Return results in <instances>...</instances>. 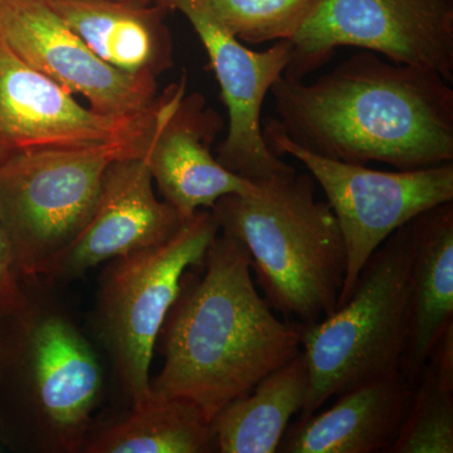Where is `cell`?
Segmentation results:
<instances>
[{"label":"cell","mask_w":453,"mask_h":453,"mask_svg":"<svg viewBox=\"0 0 453 453\" xmlns=\"http://www.w3.org/2000/svg\"><path fill=\"white\" fill-rule=\"evenodd\" d=\"M0 38L27 65L103 115H138L157 104V76L98 58L46 0H0Z\"/></svg>","instance_id":"cell-11"},{"label":"cell","mask_w":453,"mask_h":453,"mask_svg":"<svg viewBox=\"0 0 453 453\" xmlns=\"http://www.w3.org/2000/svg\"><path fill=\"white\" fill-rule=\"evenodd\" d=\"M407 339L402 375L414 387L429 354L453 325V202L410 220Z\"/></svg>","instance_id":"cell-15"},{"label":"cell","mask_w":453,"mask_h":453,"mask_svg":"<svg viewBox=\"0 0 453 453\" xmlns=\"http://www.w3.org/2000/svg\"><path fill=\"white\" fill-rule=\"evenodd\" d=\"M303 350L270 372L249 395L226 404L211 421L214 447L220 453H275L309 389Z\"/></svg>","instance_id":"cell-18"},{"label":"cell","mask_w":453,"mask_h":453,"mask_svg":"<svg viewBox=\"0 0 453 453\" xmlns=\"http://www.w3.org/2000/svg\"><path fill=\"white\" fill-rule=\"evenodd\" d=\"M17 267L13 249L0 219V309L22 308V296L18 288L14 268Z\"/></svg>","instance_id":"cell-22"},{"label":"cell","mask_w":453,"mask_h":453,"mask_svg":"<svg viewBox=\"0 0 453 453\" xmlns=\"http://www.w3.org/2000/svg\"><path fill=\"white\" fill-rule=\"evenodd\" d=\"M402 372L366 381L338 395L323 412L288 428L277 452L377 453L393 445L412 401Z\"/></svg>","instance_id":"cell-14"},{"label":"cell","mask_w":453,"mask_h":453,"mask_svg":"<svg viewBox=\"0 0 453 453\" xmlns=\"http://www.w3.org/2000/svg\"><path fill=\"white\" fill-rule=\"evenodd\" d=\"M268 148L299 160L324 190L344 240V305L372 253L390 234L423 211L453 202V163L431 168L384 172L362 164L319 157L295 144L273 118L262 122Z\"/></svg>","instance_id":"cell-7"},{"label":"cell","mask_w":453,"mask_h":453,"mask_svg":"<svg viewBox=\"0 0 453 453\" xmlns=\"http://www.w3.org/2000/svg\"><path fill=\"white\" fill-rule=\"evenodd\" d=\"M160 96L138 115H103L23 62L0 38V162L14 155L151 138Z\"/></svg>","instance_id":"cell-9"},{"label":"cell","mask_w":453,"mask_h":453,"mask_svg":"<svg viewBox=\"0 0 453 453\" xmlns=\"http://www.w3.org/2000/svg\"><path fill=\"white\" fill-rule=\"evenodd\" d=\"M184 73L160 96L157 124L144 154L164 201L189 219L211 210L222 196L246 195L255 183L229 172L211 145L223 129L222 118L205 107L202 95H187Z\"/></svg>","instance_id":"cell-12"},{"label":"cell","mask_w":453,"mask_h":453,"mask_svg":"<svg viewBox=\"0 0 453 453\" xmlns=\"http://www.w3.org/2000/svg\"><path fill=\"white\" fill-rule=\"evenodd\" d=\"M31 357L42 413L50 428L74 446L103 387L96 357L73 325L47 316L33 330Z\"/></svg>","instance_id":"cell-16"},{"label":"cell","mask_w":453,"mask_h":453,"mask_svg":"<svg viewBox=\"0 0 453 453\" xmlns=\"http://www.w3.org/2000/svg\"><path fill=\"white\" fill-rule=\"evenodd\" d=\"M127 2L134 3V4L139 5H164V7H168L173 9L172 0H127Z\"/></svg>","instance_id":"cell-23"},{"label":"cell","mask_w":453,"mask_h":453,"mask_svg":"<svg viewBox=\"0 0 453 453\" xmlns=\"http://www.w3.org/2000/svg\"><path fill=\"white\" fill-rule=\"evenodd\" d=\"M388 453L453 452V325L436 342Z\"/></svg>","instance_id":"cell-20"},{"label":"cell","mask_w":453,"mask_h":453,"mask_svg":"<svg viewBox=\"0 0 453 453\" xmlns=\"http://www.w3.org/2000/svg\"><path fill=\"white\" fill-rule=\"evenodd\" d=\"M172 5L187 17L207 50L228 113L217 160L252 183L294 169L268 148L261 120L265 98L290 64L291 42H275L257 52L226 32L198 0H172Z\"/></svg>","instance_id":"cell-10"},{"label":"cell","mask_w":453,"mask_h":453,"mask_svg":"<svg viewBox=\"0 0 453 453\" xmlns=\"http://www.w3.org/2000/svg\"><path fill=\"white\" fill-rule=\"evenodd\" d=\"M150 139L35 151L0 162V219L23 273L49 276L88 223L106 170L121 157L144 154Z\"/></svg>","instance_id":"cell-5"},{"label":"cell","mask_w":453,"mask_h":453,"mask_svg":"<svg viewBox=\"0 0 453 453\" xmlns=\"http://www.w3.org/2000/svg\"><path fill=\"white\" fill-rule=\"evenodd\" d=\"M255 186L213 205L220 232L242 244L262 296L285 320L306 325L332 315L347 257L335 214L315 198V179L294 168Z\"/></svg>","instance_id":"cell-3"},{"label":"cell","mask_w":453,"mask_h":453,"mask_svg":"<svg viewBox=\"0 0 453 453\" xmlns=\"http://www.w3.org/2000/svg\"><path fill=\"white\" fill-rule=\"evenodd\" d=\"M408 223L372 253L344 305L316 323L301 324L310 381L300 418L354 387L401 372L407 339Z\"/></svg>","instance_id":"cell-4"},{"label":"cell","mask_w":453,"mask_h":453,"mask_svg":"<svg viewBox=\"0 0 453 453\" xmlns=\"http://www.w3.org/2000/svg\"><path fill=\"white\" fill-rule=\"evenodd\" d=\"M219 232L213 211H198L168 240L113 258L103 273L98 325L133 407L150 398L155 345L181 279L190 268L202 267Z\"/></svg>","instance_id":"cell-6"},{"label":"cell","mask_w":453,"mask_h":453,"mask_svg":"<svg viewBox=\"0 0 453 453\" xmlns=\"http://www.w3.org/2000/svg\"><path fill=\"white\" fill-rule=\"evenodd\" d=\"M226 32L242 43L291 41L321 0H198Z\"/></svg>","instance_id":"cell-21"},{"label":"cell","mask_w":453,"mask_h":453,"mask_svg":"<svg viewBox=\"0 0 453 453\" xmlns=\"http://www.w3.org/2000/svg\"><path fill=\"white\" fill-rule=\"evenodd\" d=\"M202 267V276L184 273L164 321V365L150 396L190 402L211 423L299 353L301 324L277 318L232 235H217Z\"/></svg>","instance_id":"cell-2"},{"label":"cell","mask_w":453,"mask_h":453,"mask_svg":"<svg viewBox=\"0 0 453 453\" xmlns=\"http://www.w3.org/2000/svg\"><path fill=\"white\" fill-rule=\"evenodd\" d=\"M279 129L310 153L396 170L453 163L452 83L371 50L315 81L279 77L270 91Z\"/></svg>","instance_id":"cell-1"},{"label":"cell","mask_w":453,"mask_h":453,"mask_svg":"<svg viewBox=\"0 0 453 453\" xmlns=\"http://www.w3.org/2000/svg\"><path fill=\"white\" fill-rule=\"evenodd\" d=\"M144 154L109 166L88 223L56 259L50 277L82 276L104 262L157 246L183 226L186 219L155 196Z\"/></svg>","instance_id":"cell-13"},{"label":"cell","mask_w":453,"mask_h":453,"mask_svg":"<svg viewBox=\"0 0 453 453\" xmlns=\"http://www.w3.org/2000/svg\"><path fill=\"white\" fill-rule=\"evenodd\" d=\"M282 74L303 81L342 47L434 71L453 82V0H321L292 38Z\"/></svg>","instance_id":"cell-8"},{"label":"cell","mask_w":453,"mask_h":453,"mask_svg":"<svg viewBox=\"0 0 453 453\" xmlns=\"http://www.w3.org/2000/svg\"><path fill=\"white\" fill-rule=\"evenodd\" d=\"M65 25L105 64L154 76L173 65L165 18L172 9L127 0H46Z\"/></svg>","instance_id":"cell-17"},{"label":"cell","mask_w":453,"mask_h":453,"mask_svg":"<svg viewBox=\"0 0 453 453\" xmlns=\"http://www.w3.org/2000/svg\"><path fill=\"white\" fill-rule=\"evenodd\" d=\"M89 453H210L211 423L184 399H157L133 407L121 422L103 429L86 446Z\"/></svg>","instance_id":"cell-19"}]
</instances>
